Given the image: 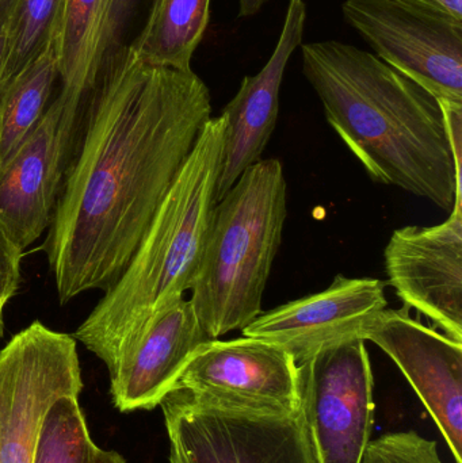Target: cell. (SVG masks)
I'll return each mask as SVG.
<instances>
[{
  "mask_svg": "<svg viewBox=\"0 0 462 463\" xmlns=\"http://www.w3.org/2000/svg\"><path fill=\"white\" fill-rule=\"evenodd\" d=\"M209 118L194 71L146 64L129 43L106 59L43 242L60 304L116 285Z\"/></svg>",
  "mask_w": 462,
  "mask_h": 463,
  "instance_id": "obj_1",
  "label": "cell"
},
{
  "mask_svg": "<svg viewBox=\"0 0 462 463\" xmlns=\"http://www.w3.org/2000/svg\"><path fill=\"white\" fill-rule=\"evenodd\" d=\"M303 72L325 118L372 181L452 212L462 198V105L437 100L376 54L304 43Z\"/></svg>",
  "mask_w": 462,
  "mask_h": 463,
  "instance_id": "obj_2",
  "label": "cell"
},
{
  "mask_svg": "<svg viewBox=\"0 0 462 463\" xmlns=\"http://www.w3.org/2000/svg\"><path fill=\"white\" fill-rule=\"evenodd\" d=\"M225 127L224 114L203 125L127 269L72 335L108 373L194 283L216 206Z\"/></svg>",
  "mask_w": 462,
  "mask_h": 463,
  "instance_id": "obj_3",
  "label": "cell"
},
{
  "mask_svg": "<svg viewBox=\"0 0 462 463\" xmlns=\"http://www.w3.org/2000/svg\"><path fill=\"white\" fill-rule=\"evenodd\" d=\"M287 217L288 184L278 159L255 163L217 201L190 288L212 340L246 328L262 313Z\"/></svg>",
  "mask_w": 462,
  "mask_h": 463,
  "instance_id": "obj_4",
  "label": "cell"
},
{
  "mask_svg": "<svg viewBox=\"0 0 462 463\" xmlns=\"http://www.w3.org/2000/svg\"><path fill=\"white\" fill-rule=\"evenodd\" d=\"M83 391L72 335L34 321L0 351V463H33L51 405Z\"/></svg>",
  "mask_w": 462,
  "mask_h": 463,
  "instance_id": "obj_5",
  "label": "cell"
},
{
  "mask_svg": "<svg viewBox=\"0 0 462 463\" xmlns=\"http://www.w3.org/2000/svg\"><path fill=\"white\" fill-rule=\"evenodd\" d=\"M189 463H322L303 410L254 415L198 404L173 389L160 402Z\"/></svg>",
  "mask_w": 462,
  "mask_h": 463,
  "instance_id": "obj_6",
  "label": "cell"
},
{
  "mask_svg": "<svg viewBox=\"0 0 462 463\" xmlns=\"http://www.w3.org/2000/svg\"><path fill=\"white\" fill-rule=\"evenodd\" d=\"M173 389L206 407L254 415L301 408L300 369L284 348L243 336L201 345Z\"/></svg>",
  "mask_w": 462,
  "mask_h": 463,
  "instance_id": "obj_7",
  "label": "cell"
},
{
  "mask_svg": "<svg viewBox=\"0 0 462 463\" xmlns=\"http://www.w3.org/2000/svg\"><path fill=\"white\" fill-rule=\"evenodd\" d=\"M342 13L385 64L462 105L461 22L398 0H346Z\"/></svg>",
  "mask_w": 462,
  "mask_h": 463,
  "instance_id": "obj_8",
  "label": "cell"
},
{
  "mask_svg": "<svg viewBox=\"0 0 462 463\" xmlns=\"http://www.w3.org/2000/svg\"><path fill=\"white\" fill-rule=\"evenodd\" d=\"M300 369L301 410L322 463H361L373 429V373L365 340L325 351Z\"/></svg>",
  "mask_w": 462,
  "mask_h": 463,
  "instance_id": "obj_9",
  "label": "cell"
},
{
  "mask_svg": "<svg viewBox=\"0 0 462 463\" xmlns=\"http://www.w3.org/2000/svg\"><path fill=\"white\" fill-rule=\"evenodd\" d=\"M80 108L59 92L0 167V224L22 250L51 227Z\"/></svg>",
  "mask_w": 462,
  "mask_h": 463,
  "instance_id": "obj_10",
  "label": "cell"
},
{
  "mask_svg": "<svg viewBox=\"0 0 462 463\" xmlns=\"http://www.w3.org/2000/svg\"><path fill=\"white\" fill-rule=\"evenodd\" d=\"M387 307L382 280L336 275L325 290L260 313L241 332L284 348L301 366L331 348L366 342L369 326Z\"/></svg>",
  "mask_w": 462,
  "mask_h": 463,
  "instance_id": "obj_11",
  "label": "cell"
},
{
  "mask_svg": "<svg viewBox=\"0 0 462 463\" xmlns=\"http://www.w3.org/2000/svg\"><path fill=\"white\" fill-rule=\"evenodd\" d=\"M384 259L390 285L404 307L462 343V198L442 224L393 232Z\"/></svg>",
  "mask_w": 462,
  "mask_h": 463,
  "instance_id": "obj_12",
  "label": "cell"
},
{
  "mask_svg": "<svg viewBox=\"0 0 462 463\" xmlns=\"http://www.w3.org/2000/svg\"><path fill=\"white\" fill-rule=\"evenodd\" d=\"M366 340L395 362L462 463V343L412 317L406 307L382 310Z\"/></svg>",
  "mask_w": 462,
  "mask_h": 463,
  "instance_id": "obj_13",
  "label": "cell"
},
{
  "mask_svg": "<svg viewBox=\"0 0 462 463\" xmlns=\"http://www.w3.org/2000/svg\"><path fill=\"white\" fill-rule=\"evenodd\" d=\"M306 21L304 0H289L284 26L270 59L257 75L243 79L238 94L222 110L227 127L216 203L244 171L262 160L278 119L285 71L296 49L303 45Z\"/></svg>",
  "mask_w": 462,
  "mask_h": 463,
  "instance_id": "obj_14",
  "label": "cell"
},
{
  "mask_svg": "<svg viewBox=\"0 0 462 463\" xmlns=\"http://www.w3.org/2000/svg\"><path fill=\"white\" fill-rule=\"evenodd\" d=\"M209 340L190 299L184 297L157 313L108 373L117 410L127 413L157 407L195 351Z\"/></svg>",
  "mask_w": 462,
  "mask_h": 463,
  "instance_id": "obj_15",
  "label": "cell"
},
{
  "mask_svg": "<svg viewBox=\"0 0 462 463\" xmlns=\"http://www.w3.org/2000/svg\"><path fill=\"white\" fill-rule=\"evenodd\" d=\"M212 0H152L144 24L129 43L136 56L155 67L192 70L195 49L208 26Z\"/></svg>",
  "mask_w": 462,
  "mask_h": 463,
  "instance_id": "obj_16",
  "label": "cell"
},
{
  "mask_svg": "<svg viewBox=\"0 0 462 463\" xmlns=\"http://www.w3.org/2000/svg\"><path fill=\"white\" fill-rule=\"evenodd\" d=\"M100 5L102 0H61L48 37L59 52L60 92L76 102H83L103 68Z\"/></svg>",
  "mask_w": 462,
  "mask_h": 463,
  "instance_id": "obj_17",
  "label": "cell"
},
{
  "mask_svg": "<svg viewBox=\"0 0 462 463\" xmlns=\"http://www.w3.org/2000/svg\"><path fill=\"white\" fill-rule=\"evenodd\" d=\"M59 52L52 38L8 81L0 94V167L42 118L59 79Z\"/></svg>",
  "mask_w": 462,
  "mask_h": 463,
  "instance_id": "obj_18",
  "label": "cell"
},
{
  "mask_svg": "<svg viewBox=\"0 0 462 463\" xmlns=\"http://www.w3.org/2000/svg\"><path fill=\"white\" fill-rule=\"evenodd\" d=\"M95 445L78 396L54 402L43 418L33 463H94Z\"/></svg>",
  "mask_w": 462,
  "mask_h": 463,
  "instance_id": "obj_19",
  "label": "cell"
},
{
  "mask_svg": "<svg viewBox=\"0 0 462 463\" xmlns=\"http://www.w3.org/2000/svg\"><path fill=\"white\" fill-rule=\"evenodd\" d=\"M61 0H15L8 16L5 87L43 48Z\"/></svg>",
  "mask_w": 462,
  "mask_h": 463,
  "instance_id": "obj_20",
  "label": "cell"
},
{
  "mask_svg": "<svg viewBox=\"0 0 462 463\" xmlns=\"http://www.w3.org/2000/svg\"><path fill=\"white\" fill-rule=\"evenodd\" d=\"M152 0H102L99 16V51L103 64L119 46L124 45L125 30L137 15L141 5L148 10Z\"/></svg>",
  "mask_w": 462,
  "mask_h": 463,
  "instance_id": "obj_21",
  "label": "cell"
},
{
  "mask_svg": "<svg viewBox=\"0 0 462 463\" xmlns=\"http://www.w3.org/2000/svg\"><path fill=\"white\" fill-rule=\"evenodd\" d=\"M24 250L15 244L0 224V337L5 329V307L15 296L21 283V263Z\"/></svg>",
  "mask_w": 462,
  "mask_h": 463,
  "instance_id": "obj_22",
  "label": "cell"
},
{
  "mask_svg": "<svg viewBox=\"0 0 462 463\" xmlns=\"http://www.w3.org/2000/svg\"><path fill=\"white\" fill-rule=\"evenodd\" d=\"M398 2L441 14L462 24V0H398Z\"/></svg>",
  "mask_w": 462,
  "mask_h": 463,
  "instance_id": "obj_23",
  "label": "cell"
},
{
  "mask_svg": "<svg viewBox=\"0 0 462 463\" xmlns=\"http://www.w3.org/2000/svg\"><path fill=\"white\" fill-rule=\"evenodd\" d=\"M268 2L269 0H239V15H255Z\"/></svg>",
  "mask_w": 462,
  "mask_h": 463,
  "instance_id": "obj_24",
  "label": "cell"
},
{
  "mask_svg": "<svg viewBox=\"0 0 462 463\" xmlns=\"http://www.w3.org/2000/svg\"><path fill=\"white\" fill-rule=\"evenodd\" d=\"M5 54H7V32L0 30V94L5 89Z\"/></svg>",
  "mask_w": 462,
  "mask_h": 463,
  "instance_id": "obj_25",
  "label": "cell"
},
{
  "mask_svg": "<svg viewBox=\"0 0 462 463\" xmlns=\"http://www.w3.org/2000/svg\"><path fill=\"white\" fill-rule=\"evenodd\" d=\"M94 463H127L121 454L114 450H103L99 449Z\"/></svg>",
  "mask_w": 462,
  "mask_h": 463,
  "instance_id": "obj_26",
  "label": "cell"
},
{
  "mask_svg": "<svg viewBox=\"0 0 462 463\" xmlns=\"http://www.w3.org/2000/svg\"><path fill=\"white\" fill-rule=\"evenodd\" d=\"M170 463H189L181 446L173 438H170Z\"/></svg>",
  "mask_w": 462,
  "mask_h": 463,
  "instance_id": "obj_27",
  "label": "cell"
},
{
  "mask_svg": "<svg viewBox=\"0 0 462 463\" xmlns=\"http://www.w3.org/2000/svg\"><path fill=\"white\" fill-rule=\"evenodd\" d=\"M14 2L15 0H0V30L5 29V24H7Z\"/></svg>",
  "mask_w": 462,
  "mask_h": 463,
  "instance_id": "obj_28",
  "label": "cell"
}]
</instances>
